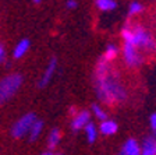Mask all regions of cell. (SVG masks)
Listing matches in <instances>:
<instances>
[{
	"label": "cell",
	"mask_w": 156,
	"mask_h": 155,
	"mask_svg": "<svg viewBox=\"0 0 156 155\" xmlns=\"http://www.w3.org/2000/svg\"><path fill=\"white\" fill-rule=\"evenodd\" d=\"M29 41L28 39H21L18 43L16 45V48H14L13 50V57L14 59H21L25 56V53L29 50Z\"/></svg>",
	"instance_id": "11"
},
{
	"label": "cell",
	"mask_w": 156,
	"mask_h": 155,
	"mask_svg": "<svg viewBox=\"0 0 156 155\" xmlns=\"http://www.w3.org/2000/svg\"><path fill=\"white\" fill-rule=\"evenodd\" d=\"M149 124H151V130H152L153 136L156 137V112L151 115V117H149Z\"/></svg>",
	"instance_id": "19"
},
{
	"label": "cell",
	"mask_w": 156,
	"mask_h": 155,
	"mask_svg": "<svg viewBox=\"0 0 156 155\" xmlns=\"http://www.w3.org/2000/svg\"><path fill=\"white\" fill-rule=\"evenodd\" d=\"M117 155H123V154H121V152H119V154H117Z\"/></svg>",
	"instance_id": "24"
},
{
	"label": "cell",
	"mask_w": 156,
	"mask_h": 155,
	"mask_svg": "<svg viewBox=\"0 0 156 155\" xmlns=\"http://www.w3.org/2000/svg\"><path fill=\"white\" fill-rule=\"evenodd\" d=\"M42 155H55V154L50 152V151H46V152H42Z\"/></svg>",
	"instance_id": "22"
},
{
	"label": "cell",
	"mask_w": 156,
	"mask_h": 155,
	"mask_svg": "<svg viewBox=\"0 0 156 155\" xmlns=\"http://www.w3.org/2000/svg\"><path fill=\"white\" fill-rule=\"evenodd\" d=\"M60 138H62V133L58 129H52L50 133H49V137H48V144H49V148H55L57 147V144L60 142Z\"/></svg>",
	"instance_id": "14"
},
{
	"label": "cell",
	"mask_w": 156,
	"mask_h": 155,
	"mask_svg": "<svg viewBox=\"0 0 156 155\" xmlns=\"http://www.w3.org/2000/svg\"><path fill=\"white\" fill-rule=\"evenodd\" d=\"M41 2H42V0H32V3H35V4H39Z\"/></svg>",
	"instance_id": "23"
},
{
	"label": "cell",
	"mask_w": 156,
	"mask_h": 155,
	"mask_svg": "<svg viewBox=\"0 0 156 155\" xmlns=\"http://www.w3.org/2000/svg\"><path fill=\"white\" fill-rule=\"evenodd\" d=\"M117 55H119V48H117L114 43H109V45L106 46V49H105V53L102 57L107 61H112L117 57Z\"/></svg>",
	"instance_id": "15"
},
{
	"label": "cell",
	"mask_w": 156,
	"mask_h": 155,
	"mask_svg": "<svg viewBox=\"0 0 156 155\" xmlns=\"http://www.w3.org/2000/svg\"><path fill=\"white\" fill-rule=\"evenodd\" d=\"M4 57H6V50H4V46L0 43V63L4 60Z\"/></svg>",
	"instance_id": "21"
},
{
	"label": "cell",
	"mask_w": 156,
	"mask_h": 155,
	"mask_svg": "<svg viewBox=\"0 0 156 155\" xmlns=\"http://www.w3.org/2000/svg\"><path fill=\"white\" fill-rule=\"evenodd\" d=\"M91 123V112L89 110H80V112L73 116L71 120V130L73 131H80Z\"/></svg>",
	"instance_id": "6"
},
{
	"label": "cell",
	"mask_w": 156,
	"mask_h": 155,
	"mask_svg": "<svg viewBox=\"0 0 156 155\" xmlns=\"http://www.w3.org/2000/svg\"><path fill=\"white\" fill-rule=\"evenodd\" d=\"M43 127H45L43 122L38 119L35 123H34L32 129H31V131H29V134H28V138L31 140V141H35V140H38L39 137H41V134H42V131H43Z\"/></svg>",
	"instance_id": "12"
},
{
	"label": "cell",
	"mask_w": 156,
	"mask_h": 155,
	"mask_svg": "<svg viewBox=\"0 0 156 155\" xmlns=\"http://www.w3.org/2000/svg\"><path fill=\"white\" fill-rule=\"evenodd\" d=\"M36 120H38V117H36V115L32 112L23 115V116L13 124V127H11V136H13L14 138H23V137L28 136L34 126V123H35Z\"/></svg>",
	"instance_id": "4"
},
{
	"label": "cell",
	"mask_w": 156,
	"mask_h": 155,
	"mask_svg": "<svg viewBox=\"0 0 156 155\" xmlns=\"http://www.w3.org/2000/svg\"><path fill=\"white\" fill-rule=\"evenodd\" d=\"M84 131H85V137H87V140H88V142H95L96 141V138H98V136H99V130H98V127L95 126L94 123H89L87 127L84 129Z\"/></svg>",
	"instance_id": "13"
},
{
	"label": "cell",
	"mask_w": 156,
	"mask_h": 155,
	"mask_svg": "<svg viewBox=\"0 0 156 155\" xmlns=\"http://www.w3.org/2000/svg\"><path fill=\"white\" fill-rule=\"evenodd\" d=\"M96 7L101 11H113L117 7V3L114 0H96Z\"/></svg>",
	"instance_id": "16"
},
{
	"label": "cell",
	"mask_w": 156,
	"mask_h": 155,
	"mask_svg": "<svg viewBox=\"0 0 156 155\" xmlns=\"http://www.w3.org/2000/svg\"><path fill=\"white\" fill-rule=\"evenodd\" d=\"M117 130H119V124L112 119H106L99 124V133L103 136H113L117 133Z\"/></svg>",
	"instance_id": "9"
},
{
	"label": "cell",
	"mask_w": 156,
	"mask_h": 155,
	"mask_svg": "<svg viewBox=\"0 0 156 155\" xmlns=\"http://www.w3.org/2000/svg\"><path fill=\"white\" fill-rule=\"evenodd\" d=\"M123 57L128 67H138L144 63L142 52L131 43H124L123 45Z\"/></svg>",
	"instance_id": "5"
},
{
	"label": "cell",
	"mask_w": 156,
	"mask_h": 155,
	"mask_svg": "<svg viewBox=\"0 0 156 155\" xmlns=\"http://www.w3.org/2000/svg\"><path fill=\"white\" fill-rule=\"evenodd\" d=\"M95 91L102 103L117 105L127 99L126 87L120 80L119 73L112 68L110 61L101 57L95 68Z\"/></svg>",
	"instance_id": "1"
},
{
	"label": "cell",
	"mask_w": 156,
	"mask_h": 155,
	"mask_svg": "<svg viewBox=\"0 0 156 155\" xmlns=\"http://www.w3.org/2000/svg\"><path fill=\"white\" fill-rule=\"evenodd\" d=\"M24 83V78L21 74H9L0 80V105L7 103L14 95L18 92Z\"/></svg>",
	"instance_id": "3"
},
{
	"label": "cell",
	"mask_w": 156,
	"mask_h": 155,
	"mask_svg": "<svg viewBox=\"0 0 156 155\" xmlns=\"http://www.w3.org/2000/svg\"><path fill=\"white\" fill-rule=\"evenodd\" d=\"M56 70H57V59L52 57V59H50V61L48 63V66H46V68H45V71H43V74H42V77H41V80H39L38 87L39 88L46 87V85L50 83V80L55 77Z\"/></svg>",
	"instance_id": "7"
},
{
	"label": "cell",
	"mask_w": 156,
	"mask_h": 155,
	"mask_svg": "<svg viewBox=\"0 0 156 155\" xmlns=\"http://www.w3.org/2000/svg\"><path fill=\"white\" fill-rule=\"evenodd\" d=\"M141 149H142V155H156V137H145L141 144Z\"/></svg>",
	"instance_id": "10"
},
{
	"label": "cell",
	"mask_w": 156,
	"mask_h": 155,
	"mask_svg": "<svg viewBox=\"0 0 156 155\" xmlns=\"http://www.w3.org/2000/svg\"><path fill=\"white\" fill-rule=\"evenodd\" d=\"M121 38L124 43H131L141 52L145 53L156 52V38L142 25L126 24L121 29Z\"/></svg>",
	"instance_id": "2"
},
{
	"label": "cell",
	"mask_w": 156,
	"mask_h": 155,
	"mask_svg": "<svg viewBox=\"0 0 156 155\" xmlns=\"http://www.w3.org/2000/svg\"><path fill=\"white\" fill-rule=\"evenodd\" d=\"M92 113H94V116L96 117L99 122H103V120L107 119V113L103 110V108L99 105V103H94L92 105Z\"/></svg>",
	"instance_id": "17"
},
{
	"label": "cell",
	"mask_w": 156,
	"mask_h": 155,
	"mask_svg": "<svg viewBox=\"0 0 156 155\" xmlns=\"http://www.w3.org/2000/svg\"><path fill=\"white\" fill-rule=\"evenodd\" d=\"M121 154L123 155H142V149H141V144L136 141L135 138H128L124 142L123 148H121Z\"/></svg>",
	"instance_id": "8"
},
{
	"label": "cell",
	"mask_w": 156,
	"mask_h": 155,
	"mask_svg": "<svg viewBox=\"0 0 156 155\" xmlns=\"http://www.w3.org/2000/svg\"><path fill=\"white\" fill-rule=\"evenodd\" d=\"M78 3H77V0H67L66 2V7H67L68 10H73V9H77Z\"/></svg>",
	"instance_id": "20"
},
{
	"label": "cell",
	"mask_w": 156,
	"mask_h": 155,
	"mask_svg": "<svg viewBox=\"0 0 156 155\" xmlns=\"http://www.w3.org/2000/svg\"><path fill=\"white\" fill-rule=\"evenodd\" d=\"M144 11V6L140 3V2H133L128 6V17H134L136 14H140Z\"/></svg>",
	"instance_id": "18"
}]
</instances>
